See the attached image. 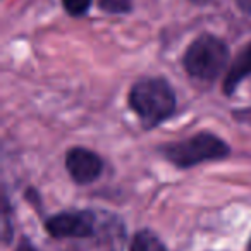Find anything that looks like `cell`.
<instances>
[{
	"label": "cell",
	"instance_id": "6",
	"mask_svg": "<svg viewBox=\"0 0 251 251\" xmlns=\"http://www.w3.org/2000/svg\"><path fill=\"white\" fill-rule=\"evenodd\" d=\"M251 76V43H248L239 53L224 77V93L232 95L246 77Z\"/></svg>",
	"mask_w": 251,
	"mask_h": 251
},
{
	"label": "cell",
	"instance_id": "2",
	"mask_svg": "<svg viewBox=\"0 0 251 251\" xmlns=\"http://www.w3.org/2000/svg\"><path fill=\"white\" fill-rule=\"evenodd\" d=\"M164 157L177 169H189L203 162L222 160L230 153V148L222 138L212 133H198L182 141H174L162 148Z\"/></svg>",
	"mask_w": 251,
	"mask_h": 251
},
{
	"label": "cell",
	"instance_id": "9",
	"mask_svg": "<svg viewBox=\"0 0 251 251\" xmlns=\"http://www.w3.org/2000/svg\"><path fill=\"white\" fill-rule=\"evenodd\" d=\"M62 2L64 11L73 18H79V16L88 14L93 0H60Z\"/></svg>",
	"mask_w": 251,
	"mask_h": 251
},
{
	"label": "cell",
	"instance_id": "1",
	"mask_svg": "<svg viewBox=\"0 0 251 251\" xmlns=\"http://www.w3.org/2000/svg\"><path fill=\"white\" fill-rule=\"evenodd\" d=\"M127 101L147 129L157 127L160 122L171 117L177 105L174 90L169 81L162 77H147L134 83Z\"/></svg>",
	"mask_w": 251,
	"mask_h": 251
},
{
	"label": "cell",
	"instance_id": "11",
	"mask_svg": "<svg viewBox=\"0 0 251 251\" xmlns=\"http://www.w3.org/2000/svg\"><path fill=\"white\" fill-rule=\"evenodd\" d=\"M16 251H36V248L31 244V241L21 239V243H19L18 248H16Z\"/></svg>",
	"mask_w": 251,
	"mask_h": 251
},
{
	"label": "cell",
	"instance_id": "8",
	"mask_svg": "<svg viewBox=\"0 0 251 251\" xmlns=\"http://www.w3.org/2000/svg\"><path fill=\"white\" fill-rule=\"evenodd\" d=\"M98 7L107 14H127L133 9V0H98Z\"/></svg>",
	"mask_w": 251,
	"mask_h": 251
},
{
	"label": "cell",
	"instance_id": "12",
	"mask_svg": "<svg viewBox=\"0 0 251 251\" xmlns=\"http://www.w3.org/2000/svg\"><path fill=\"white\" fill-rule=\"evenodd\" d=\"M236 2L241 11L246 12V14H251V0H236Z\"/></svg>",
	"mask_w": 251,
	"mask_h": 251
},
{
	"label": "cell",
	"instance_id": "3",
	"mask_svg": "<svg viewBox=\"0 0 251 251\" xmlns=\"http://www.w3.org/2000/svg\"><path fill=\"white\" fill-rule=\"evenodd\" d=\"M229 62V47L224 40L213 35L198 36L184 53L186 73L198 81H213L220 76Z\"/></svg>",
	"mask_w": 251,
	"mask_h": 251
},
{
	"label": "cell",
	"instance_id": "13",
	"mask_svg": "<svg viewBox=\"0 0 251 251\" xmlns=\"http://www.w3.org/2000/svg\"><path fill=\"white\" fill-rule=\"evenodd\" d=\"M193 4H208V2H212V0H191Z\"/></svg>",
	"mask_w": 251,
	"mask_h": 251
},
{
	"label": "cell",
	"instance_id": "10",
	"mask_svg": "<svg viewBox=\"0 0 251 251\" xmlns=\"http://www.w3.org/2000/svg\"><path fill=\"white\" fill-rule=\"evenodd\" d=\"M9 212H11V206H9L7 196L4 195V205H2V239H4V244L11 243L12 232H14V227L9 219Z\"/></svg>",
	"mask_w": 251,
	"mask_h": 251
},
{
	"label": "cell",
	"instance_id": "5",
	"mask_svg": "<svg viewBox=\"0 0 251 251\" xmlns=\"http://www.w3.org/2000/svg\"><path fill=\"white\" fill-rule=\"evenodd\" d=\"M66 169L74 182H77V184H91L103 172V162L95 151L83 147H76L67 151Z\"/></svg>",
	"mask_w": 251,
	"mask_h": 251
},
{
	"label": "cell",
	"instance_id": "7",
	"mask_svg": "<svg viewBox=\"0 0 251 251\" xmlns=\"http://www.w3.org/2000/svg\"><path fill=\"white\" fill-rule=\"evenodd\" d=\"M129 251H167V248L151 230H140L134 234Z\"/></svg>",
	"mask_w": 251,
	"mask_h": 251
},
{
	"label": "cell",
	"instance_id": "4",
	"mask_svg": "<svg viewBox=\"0 0 251 251\" xmlns=\"http://www.w3.org/2000/svg\"><path fill=\"white\" fill-rule=\"evenodd\" d=\"M45 229L55 239L66 237H90L95 232V213L90 210L60 212L49 217Z\"/></svg>",
	"mask_w": 251,
	"mask_h": 251
}]
</instances>
